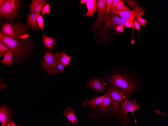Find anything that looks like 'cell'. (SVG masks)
Masks as SVG:
<instances>
[{
  "label": "cell",
  "mask_w": 168,
  "mask_h": 126,
  "mask_svg": "<svg viewBox=\"0 0 168 126\" xmlns=\"http://www.w3.org/2000/svg\"><path fill=\"white\" fill-rule=\"evenodd\" d=\"M0 42H2L12 51L14 55L13 63L15 64L23 63L30 56L32 45L28 40H19L5 35L0 31Z\"/></svg>",
  "instance_id": "1"
},
{
  "label": "cell",
  "mask_w": 168,
  "mask_h": 126,
  "mask_svg": "<svg viewBox=\"0 0 168 126\" xmlns=\"http://www.w3.org/2000/svg\"><path fill=\"white\" fill-rule=\"evenodd\" d=\"M111 97L112 103L109 109L110 117H114L119 112L120 108L118 103L128 99L130 94L127 91L110 84L108 90L105 93Z\"/></svg>",
  "instance_id": "2"
},
{
  "label": "cell",
  "mask_w": 168,
  "mask_h": 126,
  "mask_svg": "<svg viewBox=\"0 0 168 126\" xmlns=\"http://www.w3.org/2000/svg\"><path fill=\"white\" fill-rule=\"evenodd\" d=\"M108 83L124 90L130 94L136 89L137 85L131 77L124 74L117 73L108 78Z\"/></svg>",
  "instance_id": "3"
},
{
  "label": "cell",
  "mask_w": 168,
  "mask_h": 126,
  "mask_svg": "<svg viewBox=\"0 0 168 126\" xmlns=\"http://www.w3.org/2000/svg\"><path fill=\"white\" fill-rule=\"evenodd\" d=\"M59 53H56L55 55L52 50L46 51L43 57L42 60L40 62L41 68H43L47 72L48 75L51 74L56 75L59 70L56 66L59 60Z\"/></svg>",
  "instance_id": "4"
},
{
  "label": "cell",
  "mask_w": 168,
  "mask_h": 126,
  "mask_svg": "<svg viewBox=\"0 0 168 126\" xmlns=\"http://www.w3.org/2000/svg\"><path fill=\"white\" fill-rule=\"evenodd\" d=\"M1 30L4 34L19 39L21 36L26 34L27 28L26 26L22 23L4 22L2 24Z\"/></svg>",
  "instance_id": "5"
},
{
  "label": "cell",
  "mask_w": 168,
  "mask_h": 126,
  "mask_svg": "<svg viewBox=\"0 0 168 126\" xmlns=\"http://www.w3.org/2000/svg\"><path fill=\"white\" fill-rule=\"evenodd\" d=\"M119 105L121 108V111L118 116V119L123 125L129 123L130 121V118L127 115L128 111L131 112L133 114L134 111L141 109L135 99L131 100H125L119 103Z\"/></svg>",
  "instance_id": "6"
},
{
  "label": "cell",
  "mask_w": 168,
  "mask_h": 126,
  "mask_svg": "<svg viewBox=\"0 0 168 126\" xmlns=\"http://www.w3.org/2000/svg\"><path fill=\"white\" fill-rule=\"evenodd\" d=\"M19 4L17 0H0V14L5 19H13L16 13Z\"/></svg>",
  "instance_id": "7"
},
{
  "label": "cell",
  "mask_w": 168,
  "mask_h": 126,
  "mask_svg": "<svg viewBox=\"0 0 168 126\" xmlns=\"http://www.w3.org/2000/svg\"><path fill=\"white\" fill-rule=\"evenodd\" d=\"M106 1L107 0H97V17L93 24L92 28L93 31L98 30L108 18V14L106 11Z\"/></svg>",
  "instance_id": "8"
},
{
  "label": "cell",
  "mask_w": 168,
  "mask_h": 126,
  "mask_svg": "<svg viewBox=\"0 0 168 126\" xmlns=\"http://www.w3.org/2000/svg\"><path fill=\"white\" fill-rule=\"evenodd\" d=\"M143 9L137 5L132 11H119L115 9L113 12L115 14L128 21H133L135 15L143 11Z\"/></svg>",
  "instance_id": "9"
},
{
  "label": "cell",
  "mask_w": 168,
  "mask_h": 126,
  "mask_svg": "<svg viewBox=\"0 0 168 126\" xmlns=\"http://www.w3.org/2000/svg\"><path fill=\"white\" fill-rule=\"evenodd\" d=\"M12 116V112L6 105L1 106L0 108V120L2 126H5L10 122Z\"/></svg>",
  "instance_id": "10"
},
{
  "label": "cell",
  "mask_w": 168,
  "mask_h": 126,
  "mask_svg": "<svg viewBox=\"0 0 168 126\" xmlns=\"http://www.w3.org/2000/svg\"><path fill=\"white\" fill-rule=\"evenodd\" d=\"M88 87L99 92L105 91V84L101 79L96 78H93L90 79L87 84Z\"/></svg>",
  "instance_id": "11"
},
{
  "label": "cell",
  "mask_w": 168,
  "mask_h": 126,
  "mask_svg": "<svg viewBox=\"0 0 168 126\" xmlns=\"http://www.w3.org/2000/svg\"><path fill=\"white\" fill-rule=\"evenodd\" d=\"M39 13H35L28 14L27 17V23L28 26L35 30L39 28L37 21V17Z\"/></svg>",
  "instance_id": "12"
},
{
  "label": "cell",
  "mask_w": 168,
  "mask_h": 126,
  "mask_svg": "<svg viewBox=\"0 0 168 126\" xmlns=\"http://www.w3.org/2000/svg\"><path fill=\"white\" fill-rule=\"evenodd\" d=\"M30 4V11L31 13H40L45 4L47 3L46 0H33Z\"/></svg>",
  "instance_id": "13"
},
{
  "label": "cell",
  "mask_w": 168,
  "mask_h": 126,
  "mask_svg": "<svg viewBox=\"0 0 168 126\" xmlns=\"http://www.w3.org/2000/svg\"><path fill=\"white\" fill-rule=\"evenodd\" d=\"M106 94V96L100 103L99 104L98 107L102 115H105L107 108L112 101V100L110 96L108 94Z\"/></svg>",
  "instance_id": "14"
},
{
  "label": "cell",
  "mask_w": 168,
  "mask_h": 126,
  "mask_svg": "<svg viewBox=\"0 0 168 126\" xmlns=\"http://www.w3.org/2000/svg\"><path fill=\"white\" fill-rule=\"evenodd\" d=\"M88 11L84 14V16H89L91 17L94 15V12L97 11V3L96 0H88L86 3Z\"/></svg>",
  "instance_id": "15"
},
{
  "label": "cell",
  "mask_w": 168,
  "mask_h": 126,
  "mask_svg": "<svg viewBox=\"0 0 168 126\" xmlns=\"http://www.w3.org/2000/svg\"><path fill=\"white\" fill-rule=\"evenodd\" d=\"M41 40L42 44L44 48L47 50L52 49L55 45L56 42L54 38L47 36L43 33Z\"/></svg>",
  "instance_id": "16"
},
{
  "label": "cell",
  "mask_w": 168,
  "mask_h": 126,
  "mask_svg": "<svg viewBox=\"0 0 168 126\" xmlns=\"http://www.w3.org/2000/svg\"><path fill=\"white\" fill-rule=\"evenodd\" d=\"M63 113L68 119L69 122V125L70 124V121H71V123L73 124L74 126H75L74 124L75 121L78 124L77 120L75 116L74 111L71 108L69 107H67L65 110L63 111Z\"/></svg>",
  "instance_id": "17"
},
{
  "label": "cell",
  "mask_w": 168,
  "mask_h": 126,
  "mask_svg": "<svg viewBox=\"0 0 168 126\" xmlns=\"http://www.w3.org/2000/svg\"><path fill=\"white\" fill-rule=\"evenodd\" d=\"M12 51L10 50L6 51L4 53L3 59L1 60L0 63L6 65L11 66L13 64V53Z\"/></svg>",
  "instance_id": "18"
},
{
  "label": "cell",
  "mask_w": 168,
  "mask_h": 126,
  "mask_svg": "<svg viewBox=\"0 0 168 126\" xmlns=\"http://www.w3.org/2000/svg\"><path fill=\"white\" fill-rule=\"evenodd\" d=\"M106 95V94H105L101 96H97L91 100H88L87 98L88 102V105L90 107L93 108L96 107L97 105L100 103Z\"/></svg>",
  "instance_id": "19"
},
{
  "label": "cell",
  "mask_w": 168,
  "mask_h": 126,
  "mask_svg": "<svg viewBox=\"0 0 168 126\" xmlns=\"http://www.w3.org/2000/svg\"><path fill=\"white\" fill-rule=\"evenodd\" d=\"M71 59V56L67 55L65 54V52H60L59 57V60L64 65L66 66L69 65Z\"/></svg>",
  "instance_id": "20"
},
{
  "label": "cell",
  "mask_w": 168,
  "mask_h": 126,
  "mask_svg": "<svg viewBox=\"0 0 168 126\" xmlns=\"http://www.w3.org/2000/svg\"><path fill=\"white\" fill-rule=\"evenodd\" d=\"M145 10H143L140 12L136 14L135 16V18L138 21L140 24L143 26L145 27V24L146 22L148 23L149 22L142 18V15L145 14L144 13Z\"/></svg>",
  "instance_id": "21"
},
{
  "label": "cell",
  "mask_w": 168,
  "mask_h": 126,
  "mask_svg": "<svg viewBox=\"0 0 168 126\" xmlns=\"http://www.w3.org/2000/svg\"><path fill=\"white\" fill-rule=\"evenodd\" d=\"M124 2L122 0H120L117 3L115 8V9L119 11L129 10V8L124 5Z\"/></svg>",
  "instance_id": "22"
},
{
  "label": "cell",
  "mask_w": 168,
  "mask_h": 126,
  "mask_svg": "<svg viewBox=\"0 0 168 126\" xmlns=\"http://www.w3.org/2000/svg\"><path fill=\"white\" fill-rule=\"evenodd\" d=\"M52 4L51 3L48 4L46 3L45 4L41 10L42 15H43L45 13L48 14L50 13V10L49 8V5L50 4Z\"/></svg>",
  "instance_id": "23"
},
{
  "label": "cell",
  "mask_w": 168,
  "mask_h": 126,
  "mask_svg": "<svg viewBox=\"0 0 168 126\" xmlns=\"http://www.w3.org/2000/svg\"><path fill=\"white\" fill-rule=\"evenodd\" d=\"M10 50L2 42H0V57L5 52Z\"/></svg>",
  "instance_id": "24"
},
{
  "label": "cell",
  "mask_w": 168,
  "mask_h": 126,
  "mask_svg": "<svg viewBox=\"0 0 168 126\" xmlns=\"http://www.w3.org/2000/svg\"><path fill=\"white\" fill-rule=\"evenodd\" d=\"M37 19L39 27L41 30H43L44 29L43 17L39 14L38 15Z\"/></svg>",
  "instance_id": "25"
},
{
  "label": "cell",
  "mask_w": 168,
  "mask_h": 126,
  "mask_svg": "<svg viewBox=\"0 0 168 126\" xmlns=\"http://www.w3.org/2000/svg\"><path fill=\"white\" fill-rule=\"evenodd\" d=\"M133 21L134 27L137 31L138 36V34L139 30L140 28V26L141 25V24L135 18H134Z\"/></svg>",
  "instance_id": "26"
},
{
  "label": "cell",
  "mask_w": 168,
  "mask_h": 126,
  "mask_svg": "<svg viewBox=\"0 0 168 126\" xmlns=\"http://www.w3.org/2000/svg\"><path fill=\"white\" fill-rule=\"evenodd\" d=\"M113 0H107L106 11L108 15L109 14V12L110 8L112 7Z\"/></svg>",
  "instance_id": "27"
},
{
  "label": "cell",
  "mask_w": 168,
  "mask_h": 126,
  "mask_svg": "<svg viewBox=\"0 0 168 126\" xmlns=\"http://www.w3.org/2000/svg\"><path fill=\"white\" fill-rule=\"evenodd\" d=\"M56 67L61 72H62L64 71V65L61 63L59 59Z\"/></svg>",
  "instance_id": "28"
},
{
  "label": "cell",
  "mask_w": 168,
  "mask_h": 126,
  "mask_svg": "<svg viewBox=\"0 0 168 126\" xmlns=\"http://www.w3.org/2000/svg\"><path fill=\"white\" fill-rule=\"evenodd\" d=\"M119 1H120V0H114L113 1L111 8L110 11L109 13H113L115 9V8L117 3Z\"/></svg>",
  "instance_id": "29"
},
{
  "label": "cell",
  "mask_w": 168,
  "mask_h": 126,
  "mask_svg": "<svg viewBox=\"0 0 168 126\" xmlns=\"http://www.w3.org/2000/svg\"><path fill=\"white\" fill-rule=\"evenodd\" d=\"M125 26L127 27H132L133 29L134 28L133 21H128L125 23Z\"/></svg>",
  "instance_id": "30"
},
{
  "label": "cell",
  "mask_w": 168,
  "mask_h": 126,
  "mask_svg": "<svg viewBox=\"0 0 168 126\" xmlns=\"http://www.w3.org/2000/svg\"><path fill=\"white\" fill-rule=\"evenodd\" d=\"M125 1L127 4L131 7L135 6L136 4L135 1H133L125 0Z\"/></svg>",
  "instance_id": "31"
},
{
  "label": "cell",
  "mask_w": 168,
  "mask_h": 126,
  "mask_svg": "<svg viewBox=\"0 0 168 126\" xmlns=\"http://www.w3.org/2000/svg\"><path fill=\"white\" fill-rule=\"evenodd\" d=\"M123 27L122 26H118L116 28L117 31L119 32H122L123 31Z\"/></svg>",
  "instance_id": "32"
},
{
  "label": "cell",
  "mask_w": 168,
  "mask_h": 126,
  "mask_svg": "<svg viewBox=\"0 0 168 126\" xmlns=\"http://www.w3.org/2000/svg\"><path fill=\"white\" fill-rule=\"evenodd\" d=\"M29 35L27 33L24 34L21 36L19 38V39H20L21 38H23L25 40L26 39V38Z\"/></svg>",
  "instance_id": "33"
},
{
  "label": "cell",
  "mask_w": 168,
  "mask_h": 126,
  "mask_svg": "<svg viewBox=\"0 0 168 126\" xmlns=\"http://www.w3.org/2000/svg\"><path fill=\"white\" fill-rule=\"evenodd\" d=\"M154 112L157 114H162L163 115V116H164L165 115H167L165 113H162L161 111L158 110V109H156L154 111Z\"/></svg>",
  "instance_id": "34"
},
{
  "label": "cell",
  "mask_w": 168,
  "mask_h": 126,
  "mask_svg": "<svg viewBox=\"0 0 168 126\" xmlns=\"http://www.w3.org/2000/svg\"><path fill=\"white\" fill-rule=\"evenodd\" d=\"M7 126H17V125H16L13 121H11L10 123H9L8 124H7Z\"/></svg>",
  "instance_id": "35"
},
{
  "label": "cell",
  "mask_w": 168,
  "mask_h": 126,
  "mask_svg": "<svg viewBox=\"0 0 168 126\" xmlns=\"http://www.w3.org/2000/svg\"><path fill=\"white\" fill-rule=\"evenodd\" d=\"M88 1V0H81L80 1V3L81 4L86 3Z\"/></svg>",
  "instance_id": "36"
}]
</instances>
